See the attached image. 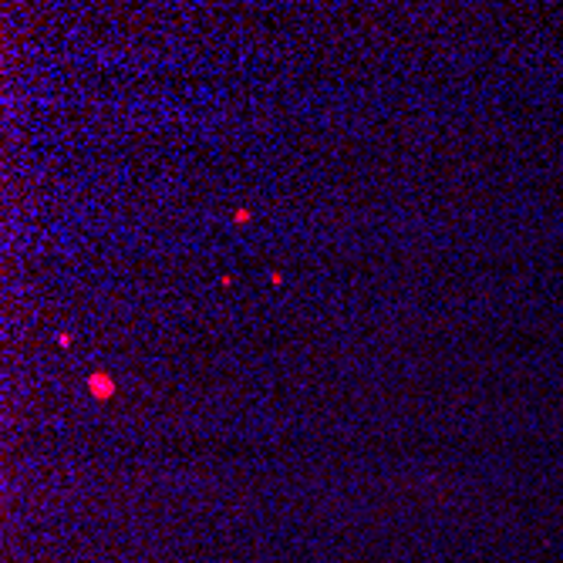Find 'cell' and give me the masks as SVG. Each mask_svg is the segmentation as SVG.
Instances as JSON below:
<instances>
[{"label":"cell","mask_w":563,"mask_h":563,"mask_svg":"<svg viewBox=\"0 0 563 563\" xmlns=\"http://www.w3.org/2000/svg\"><path fill=\"white\" fill-rule=\"evenodd\" d=\"M88 391L98 401H109V398H115V378L109 372H91L88 375Z\"/></svg>","instance_id":"1"},{"label":"cell","mask_w":563,"mask_h":563,"mask_svg":"<svg viewBox=\"0 0 563 563\" xmlns=\"http://www.w3.org/2000/svg\"><path fill=\"white\" fill-rule=\"evenodd\" d=\"M250 217H253V213H250V210H246V207H240V210H236V213H233V220H236V223H246V220H250Z\"/></svg>","instance_id":"2"},{"label":"cell","mask_w":563,"mask_h":563,"mask_svg":"<svg viewBox=\"0 0 563 563\" xmlns=\"http://www.w3.org/2000/svg\"><path fill=\"white\" fill-rule=\"evenodd\" d=\"M271 284H274V287H280V284H284V274H280V271H274V274H271Z\"/></svg>","instance_id":"3"}]
</instances>
